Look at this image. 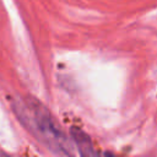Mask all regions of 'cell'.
<instances>
[{"label": "cell", "mask_w": 157, "mask_h": 157, "mask_svg": "<svg viewBox=\"0 0 157 157\" xmlns=\"http://www.w3.org/2000/svg\"><path fill=\"white\" fill-rule=\"evenodd\" d=\"M18 118L36 132L38 139L44 142L48 148L59 155L71 153V142L66 134L52 115V113L37 99L27 98L25 103H20L16 108Z\"/></svg>", "instance_id": "cell-1"}, {"label": "cell", "mask_w": 157, "mask_h": 157, "mask_svg": "<svg viewBox=\"0 0 157 157\" xmlns=\"http://www.w3.org/2000/svg\"><path fill=\"white\" fill-rule=\"evenodd\" d=\"M71 137H72V142L75 144L80 155H96L97 153L93 148L91 139L82 130H80V129L71 130Z\"/></svg>", "instance_id": "cell-2"}]
</instances>
